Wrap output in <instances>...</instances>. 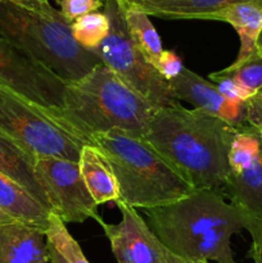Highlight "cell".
<instances>
[{
  "mask_svg": "<svg viewBox=\"0 0 262 263\" xmlns=\"http://www.w3.org/2000/svg\"><path fill=\"white\" fill-rule=\"evenodd\" d=\"M112 167L121 199L133 208L163 207L194 192L192 186L143 138L121 130L92 136Z\"/></svg>",
  "mask_w": 262,
  "mask_h": 263,
  "instance_id": "277c9868",
  "label": "cell"
},
{
  "mask_svg": "<svg viewBox=\"0 0 262 263\" xmlns=\"http://www.w3.org/2000/svg\"><path fill=\"white\" fill-rule=\"evenodd\" d=\"M12 221H15V220H13V218H10L9 216L5 215V213L3 212V211H0V226L5 225V223L12 222Z\"/></svg>",
  "mask_w": 262,
  "mask_h": 263,
  "instance_id": "f546056e",
  "label": "cell"
},
{
  "mask_svg": "<svg viewBox=\"0 0 262 263\" xmlns=\"http://www.w3.org/2000/svg\"><path fill=\"white\" fill-rule=\"evenodd\" d=\"M0 211L13 220L36 226L45 233L49 229L51 211L3 174H0Z\"/></svg>",
  "mask_w": 262,
  "mask_h": 263,
  "instance_id": "e0dca14e",
  "label": "cell"
},
{
  "mask_svg": "<svg viewBox=\"0 0 262 263\" xmlns=\"http://www.w3.org/2000/svg\"><path fill=\"white\" fill-rule=\"evenodd\" d=\"M74 40L87 50H95L109 32V20L104 12H92L71 23Z\"/></svg>",
  "mask_w": 262,
  "mask_h": 263,
  "instance_id": "ffe728a7",
  "label": "cell"
},
{
  "mask_svg": "<svg viewBox=\"0 0 262 263\" xmlns=\"http://www.w3.org/2000/svg\"><path fill=\"white\" fill-rule=\"evenodd\" d=\"M116 205L122 215L121 222L112 225L102 218L98 223L109 240L118 263H188L159 240L135 208L122 200H117Z\"/></svg>",
  "mask_w": 262,
  "mask_h": 263,
  "instance_id": "8fae6325",
  "label": "cell"
},
{
  "mask_svg": "<svg viewBox=\"0 0 262 263\" xmlns=\"http://www.w3.org/2000/svg\"><path fill=\"white\" fill-rule=\"evenodd\" d=\"M169 84L175 98L192 104L193 109L215 116L235 128L248 125L246 102L226 99L213 82L203 79L186 67Z\"/></svg>",
  "mask_w": 262,
  "mask_h": 263,
  "instance_id": "7c38bea8",
  "label": "cell"
},
{
  "mask_svg": "<svg viewBox=\"0 0 262 263\" xmlns=\"http://www.w3.org/2000/svg\"><path fill=\"white\" fill-rule=\"evenodd\" d=\"M121 5L123 8L126 27H127L131 39L139 48V50L145 57L146 61L156 67L157 62L163 51V46H162L161 37H159L156 27L152 23L151 17L146 13L135 9V8L125 7L123 4Z\"/></svg>",
  "mask_w": 262,
  "mask_h": 263,
  "instance_id": "d6986e66",
  "label": "cell"
},
{
  "mask_svg": "<svg viewBox=\"0 0 262 263\" xmlns=\"http://www.w3.org/2000/svg\"><path fill=\"white\" fill-rule=\"evenodd\" d=\"M61 7V14L68 23L74 22L77 18L89 13L98 12V9L104 7L102 0H58Z\"/></svg>",
  "mask_w": 262,
  "mask_h": 263,
  "instance_id": "603a6c76",
  "label": "cell"
},
{
  "mask_svg": "<svg viewBox=\"0 0 262 263\" xmlns=\"http://www.w3.org/2000/svg\"><path fill=\"white\" fill-rule=\"evenodd\" d=\"M252 236V247L248 252V257L254 263H262V220L258 218L253 226L248 230Z\"/></svg>",
  "mask_w": 262,
  "mask_h": 263,
  "instance_id": "4316f807",
  "label": "cell"
},
{
  "mask_svg": "<svg viewBox=\"0 0 262 263\" xmlns=\"http://www.w3.org/2000/svg\"><path fill=\"white\" fill-rule=\"evenodd\" d=\"M145 215L159 240L188 263H235L231 236L258 220L226 202L220 190H194L171 204L145 210Z\"/></svg>",
  "mask_w": 262,
  "mask_h": 263,
  "instance_id": "7a4b0ae2",
  "label": "cell"
},
{
  "mask_svg": "<svg viewBox=\"0 0 262 263\" xmlns=\"http://www.w3.org/2000/svg\"><path fill=\"white\" fill-rule=\"evenodd\" d=\"M256 51L262 57V30L259 32L258 39H257V43H256Z\"/></svg>",
  "mask_w": 262,
  "mask_h": 263,
  "instance_id": "4dcf8cb0",
  "label": "cell"
},
{
  "mask_svg": "<svg viewBox=\"0 0 262 263\" xmlns=\"http://www.w3.org/2000/svg\"><path fill=\"white\" fill-rule=\"evenodd\" d=\"M66 84L51 69L0 36V85L44 108H61Z\"/></svg>",
  "mask_w": 262,
  "mask_h": 263,
  "instance_id": "30bf717a",
  "label": "cell"
},
{
  "mask_svg": "<svg viewBox=\"0 0 262 263\" xmlns=\"http://www.w3.org/2000/svg\"><path fill=\"white\" fill-rule=\"evenodd\" d=\"M235 133L220 118L176 103L156 110L143 139L193 189L220 190Z\"/></svg>",
  "mask_w": 262,
  "mask_h": 263,
  "instance_id": "6da1fadb",
  "label": "cell"
},
{
  "mask_svg": "<svg viewBox=\"0 0 262 263\" xmlns=\"http://www.w3.org/2000/svg\"><path fill=\"white\" fill-rule=\"evenodd\" d=\"M211 82L217 86L218 91L226 98V99L231 100V102H247L248 100V95L244 92V90L234 81L233 79L228 76H223L220 72H213L210 74Z\"/></svg>",
  "mask_w": 262,
  "mask_h": 263,
  "instance_id": "cb8c5ba5",
  "label": "cell"
},
{
  "mask_svg": "<svg viewBox=\"0 0 262 263\" xmlns=\"http://www.w3.org/2000/svg\"><path fill=\"white\" fill-rule=\"evenodd\" d=\"M182 68H184L182 61L172 50L162 51L161 57L156 64V69L166 81H171L172 79L179 76Z\"/></svg>",
  "mask_w": 262,
  "mask_h": 263,
  "instance_id": "d4e9b609",
  "label": "cell"
},
{
  "mask_svg": "<svg viewBox=\"0 0 262 263\" xmlns=\"http://www.w3.org/2000/svg\"><path fill=\"white\" fill-rule=\"evenodd\" d=\"M253 0H120L125 7L163 20H207L218 10Z\"/></svg>",
  "mask_w": 262,
  "mask_h": 263,
  "instance_id": "5bb4252c",
  "label": "cell"
},
{
  "mask_svg": "<svg viewBox=\"0 0 262 263\" xmlns=\"http://www.w3.org/2000/svg\"><path fill=\"white\" fill-rule=\"evenodd\" d=\"M9 2L15 3V4L18 5H22V7L28 8V9L35 10V12L43 13V14L49 15V17L61 15V12L57 10L55 8L50 4L49 0H9Z\"/></svg>",
  "mask_w": 262,
  "mask_h": 263,
  "instance_id": "83f0119b",
  "label": "cell"
},
{
  "mask_svg": "<svg viewBox=\"0 0 262 263\" xmlns=\"http://www.w3.org/2000/svg\"><path fill=\"white\" fill-rule=\"evenodd\" d=\"M247 123L252 127L262 128V87L246 102Z\"/></svg>",
  "mask_w": 262,
  "mask_h": 263,
  "instance_id": "484cf974",
  "label": "cell"
},
{
  "mask_svg": "<svg viewBox=\"0 0 262 263\" xmlns=\"http://www.w3.org/2000/svg\"><path fill=\"white\" fill-rule=\"evenodd\" d=\"M46 240L50 241L69 263H90L85 257L80 244L68 231L66 223L53 212L49 217Z\"/></svg>",
  "mask_w": 262,
  "mask_h": 263,
  "instance_id": "7402d4cb",
  "label": "cell"
},
{
  "mask_svg": "<svg viewBox=\"0 0 262 263\" xmlns=\"http://www.w3.org/2000/svg\"><path fill=\"white\" fill-rule=\"evenodd\" d=\"M207 21H221L233 26L240 40V49L234 62H240L256 53L257 39L262 30V0L230 5L211 14Z\"/></svg>",
  "mask_w": 262,
  "mask_h": 263,
  "instance_id": "ac0fdd59",
  "label": "cell"
},
{
  "mask_svg": "<svg viewBox=\"0 0 262 263\" xmlns=\"http://www.w3.org/2000/svg\"><path fill=\"white\" fill-rule=\"evenodd\" d=\"M103 8L109 20V32L103 43L92 50L99 57L102 64L152 104L161 108L179 103L169 81L146 61L131 39L121 3L118 0H104Z\"/></svg>",
  "mask_w": 262,
  "mask_h": 263,
  "instance_id": "8992f818",
  "label": "cell"
},
{
  "mask_svg": "<svg viewBox=\"0 0 262 263\" xmlns=\"http://www.w3.org/2000/svg\"><path fill=\"white\" fill-rule=\"evenodd\" d=\"M35 170L50 199L51 212L64 223H81L86 220H102L98 207L90 195L79 162L55 157L35 158Z\"/></svg>",
  "mask_w": 262,
  "mask_h": 263,
  "instance_id": "9c48e42d",
  "label": "cell"
},
{
  "mask_svg": "<svg viewBox=\"0 0 262 263\" xmlns=\"http://www.w3.org/2000/svg\"><path fill=\"white\" fill-rule=\"evenodd\" d=\"M229 175L221 194L248 215L262 220V128H236L229 151Z\"/></svg>",
  "mask_w": 262,
  "mask_h": 263,
  "instance_id": "ba28073f",
  "label": "cell"
},
{
  "mask_svg": "<svg viewBox=\"0 0 262 263\" xmlns=\"http://www.w3.org/2000/svg\"><path fill=\"white\" fill-rule=\"evenodd\" d=\"M0 174L25 187L32 197L51 211L50 199L35 170V159L0 133Z\"/></svg>",
  "mask_w": 262,
  "mask_h": 263,
  "instance_id": "2e32d148",
  "label": "cell"
},
{
  "mask_svg": "<svg viewBox=\"0 0 262 263\" xmlns=\"http://www.w3.org/2000/svg\"><path fill=\"white\" fill-rule=\"evenodd\" d=\"M158 108L98 64L82 79L67 82L61 108L43 110L59 127L91 145L92 136L112 130L143 138Z\"/></svg>",
  "mask_w": 262,
  "mask_h": 263,
  "instance_id": "3957f363",
  "label": "cell"
},
{
  "mask_svg": "<svg viewBox=\"0 0 262 263\" xmlns=\"http://www.w3.org/2000/svg\"><path fill=\"white\" fill-rule=\"evenodd\" d=\"M46 233L12 221L0 226V263H48Z\"/></svg>",
  "mask_w": 262,
  "mask_h": 263,
  "instance_id": "4fadbf2b",
  "label": "cell"
},
{
  "mask_svg": "<svg viewBox=\"0 0 262 263\" xmlns=\"http://www.w3.org/2000/svg\"><path fill=\"white\" fill-rule=\"evenodd\" d=\"M48 243V253H49V262L50 263H69L66 258L63 257V254L50 243V241L46 240Z\"/></svg>",
  "mask_w": 262,
  "mask_h": 263,
  "instance_id": "f1b7e54d",
  "label": "cell"
},
{
  "mask_svg": "<svg viewBox=\"0 0 262 263\" xmlns=\"http://www.w3.org/2000/svg\"><path fill=\"white\" fill-rule=\"evenodd\" d=\"M218 72L233 79L248 95V99L262 87V57L257 51Z\"/></svg>",
  "mask_w": 262,
  "mask_h": 263,
  "instance_id": "44dd1931",
  "label": "cell"
},
{
  "mask_svg": "<svg viewBox=\"0 0 262 263\" xmlns=\"http://www.w3.org/2000/svg\"><path fill=\"white\" fill-rule=\"evenodd\" d=\"M0 36L64 82L77 81L102 64L94 51L74 40L71 23L62 14L49 17L9 0H0Z\"/></svg>",
  "mask_w": 262,
  "mask_h": 263,
  "instance_id": "5b68a950",
  "label": "cell"
},
{
  "mask_svg": "<svg viewBox=\"0 0 262 263\" xmlns=\"http://www.w3.org/2000/svg\"><path fill=\"white\" fill-rule=\"evenodd\" d=\"M0 133L33 159L55 157L79 162L82 141L59 127L43 108L0 85Z\"/></svg>",
  "mask_w": 262,
  "mask_h": 263,
  "instance_id": "52a82bcc",
  "label": "cell"
},
{
  "mask_svg": "<svg viewBox=\"0 0 262 263\" xmlns=\"http://www.w3.org/2000/svg\"><path fill=\"white\" fill-rule=\"evenodd\" d=\"M79 168L90 195L98 205L121 199L120 187L112 167L94 145H84L80 152Z\"/></svg>",
  "mask_w": 262,
  "mask_h": 263,
  "instance_id": "9a60e30c",
  "label": "cell"
}]
</instances>
